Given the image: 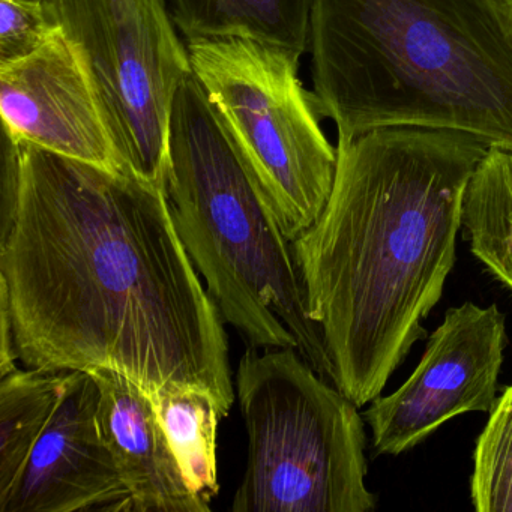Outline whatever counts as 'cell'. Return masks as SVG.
I'll list each match as a JSON object with an SVG mask.
<instances>
[{
    "label": "cell",
    "instance_id": "cell-1",
    "mask_svg": "<svg viewBox=\"0 0 512 512\" xmlns=\"http://www.w3.org/2000/svg\"><path fill=\"white\" fill-rule=\"evenodd\" d=\"M16 217L0 242V305L38 370H113L148 394L235 403L217 304L179 236L166 187L19 143Z\"/></svg>",
    "mask_w": 512,
    "mask_h": 512
},
{
    "label": "cell",
    "instance_id": "cell-2",
    "mask_svg": "<svg viewBox=\"0 0 512 512\" xmlns=\"http://www.w3.org/2000/svg\"><path fill=\"white\" fill-rule=\"evenodd\" d=\"M487 151L470 134L428 128L338 140L328 203L292 244L335 386L356 406L427 337L422 320L454 268L464 197Z\"/></svg>",
    "mask_w": 512,
    "mask_h": 512
},
{
    "label": "cell",
    "instance_id": "cell-3",
    "mask_svg": "<svg viewBox=\"0 0 512 512\" xmlns=\"http://www.w3.org/2000/svg\"><path fill=\"white\" fill-rule=\"evenodd\" d=\"M308 49L338 140L428 128L512 151V14L502 0H313Z\"/></svg>",
    "mask_w": 512,
    "mask_h": 512
},
{
    "label": "cell",
    "instance_id": "cell-4",
    "mask_svg": "<svg viewBox=\"0 0 512 512\" xmlns=\"http://www.w3.org/2000/svg\"><path fill=\"white\" fill-rule=\"evenodd\" d=\"M166 193L224 322L250 347H296L335 385L322 329L308 316L292 241L193 73L173 104Z\"/></svg>",
    "mask_w": 512,
    "mask_h": 512
},
{
    "label": "cell",
    "instance_id": "cell-5",
    "mask_svg": "<svg viewBox=\"0 0 512 512\" xmlns=\"http://www.w3.org/2000/svg\"><path fill=\"white\" fill-rule=\"evenodd\" d=\"M236 392L248 436L233 512H367L359 407L323 379L296 347H247Z\"/></svg>",
    "mask_w": 512,
    "mask_h": 512
},
{
    "label": "cell",
    "instance_id": "cell-6",
    "mask_svg": "<svg viewBox=\"0 0 512 512\" xmlns=\"http://www.w3.org/2000/svg\"><path fill=\"white\" fill-rule=\"evenodd\" d=\"M187 47L215 115L284 235L295 241L325 209L338 160L319 100L299 79L301 56L248 38L187 41Z\"/></svg>",
    "mask_w": 512,
    "mask_h": 512
},
{
    "label": "cell",
    "instance_id": "cell-7",
    "mask_svg": "<svg viewBox=\"0 0 512 512\" xmlns=\"http://www.w3.org/2000/svg\"><path fill=\"white\" fill-rule=\"evenodd\" d=\"M79 46L128 169L166 187L170 122L190 53L167 0H47Z\"/></svg>",
    "mask_w": 512,
    "mask_h": 512
},
{
    "label": "cell",
    "instance_id": "cell-8",
    "mask_svg": "<svg viewBox=\"0 0 512 512\" xmlns=\"http://www.w3.org/2000/svg\"><path fill=\"white\" fill-rule=\"evenodd\" d=\"M505 346V316L496 305L466 302L446 311L409 379L364 413L376 454H403L455 416L490 413Z\"/></svg>",
    "mask_w": 512,
    "mask_h": 512
},
{
    "label": "cell",
    "instance_id": "cell-9",
    "mask_svg": "<svg viewBox=\"0 0 512 512\" xmlns=\"http://www.w3.org/2000/svg\"><path fill=\"white\" fill-rule=\"evenodd\" d=\"M0 116L13 142L115 172L130 170L85 56L62 29L38 52L0 67Z\"/></svg>",
    "mask_w": 512,
    "mask_h": 512
},
{
    "label": "cell",
    "instance_id": "cell-10",
    "mask_svg": "<svg viewBox=\"0 0 512 512\" xmlns=\"http://www.w3.org/2000/svg\"><path fill=\"white\" fill-rule=\"evenodd\" d=\"M89 371H67L61 397L0 512H133V500L98 421Z\"/></svg>",
    "mask_w": 512,
    "mask_h": 512
},
{
    "label": "cell",
    "instance_id": "cell-11",
    "mask_svg": "<svg viewBox=\"0 0 512 512\" xmlns=\"http://www.w3.org/2000/svg\"><path fill=\"white\" fill-rule=\"evenodd\" d=\"M100 389L98 421L133 512H209L188 484L151 395L124 374L91 371Z\"/></svg>",
    "mask_w": 512,
    "mask_h": 512
},
{
    "label": "cell",
    "instance_id": "cell-12",
    "mask_svg": "<svg viewBox=\"0 0 512 512\" xmlns=\"http://www.w3.org/2000/svg\"><path fill=\"white\" fill-rule=\"evenodd\" d=\"M187 41L248 38L302 56L310 44L313 0H169Z\"/></svg>",
    "mask_w": 512,
    "mask_h": 512
},
{
    "label": "cell",
    "instance_id": "cell-13",
    "mask_svg": "<svg viewBox=\"0 0 512 512\" xmlns=\"http://www.w3.org/2000/svg\"><path fill=\"white\" fill-rule=\"evenodd\" d=\"M463 227L473 256L512 290V151L488 148L467 187Z\"/></svg>",
    "mask_w": 512,
    "mask_h": 512
},
{
    "label": "cell",
    "instance_id": "cell-14",
    "mask_svg": "<svg viewBox=\"0 0 512 512\" xmlns=\"http://www.w3.org/2000/svg\"><path fill=\"white\" fill-rule=\"evenodd\" d=\"M149 395L188 484L209 505L220 491L217 436L223 415L217 398L184 386H167Z\"/></svg>",
    "mask_w": 512,
    "mask_h": 512
},
{
    "label": "cell",
    "instance_id": "cell-15",
    "mask_svg": "<svg viewBox=\"0 0 512 512\" xmlns=\"http://www.w3.org/2000/svg\"><path fill=\"white\" fill-rule=\"evenodd\" d=\"M67 371H11L0 377V493L22 472L58 406Z\"/></svg>",
    "mask_w": 512,
    "mask_h": 512
},
{
    "label": "cell",
    "instance_id": "cell-16",
    "mask_svg": "<svg viewBox=\"0 0 512 512\" xmlns=\"http://www.w3.org/2000/svg\"><path fill=\"white\" fill-rule=\"evenodd\" d=\"M470 496L478 512H512V385L497 398L476 442Z\"/></svg>",
    "mask_w": 512,
    "mask_h": 512
},
{
    "label": "cell",
    "instance_id": "cell-17",
    "mask_svg": "<svg viewBox=\"0 0 512 512\" xmlns=\"http://www.w3.org/2000/svg\"><path fill=\"white\" fill-rule=\"evenodd\" d=\"M59 29L47 0H0V67L38 52Z\"/></svg>",
    "mask_w": 512,
    "mask_h": 512
},
{
    "label": "cell",
    "instance_id": "cell-18",
    "mask_svg": "<svg viewBox=\"0 0 512 512\" xmlns=\"http://www.w3.org/2000/svg\"><path fill=\"white\" fill-rule=\"evenodd\" d=\"M20 158L19 143L2 136V184H0V242L10 235L16 217L19 196Z\"/></svg>",
    "mask_w": 512,
    "mask_h": 512
},
{
    "label": "cell",
    "instance_id": "cell-19",
    "mask_svg": "<svg viewBox=\"0 0 512 512\" xmlns=\"http://www.w3.org/2000/svg\"><path fill=\"white\" fill-rule=\"evenodd\" d=\"M502 2L506 5V8H508L509 13L512 14V0H502Z\"/></svg>",
    "mask_w": 512,
    "mask_h": 512
}]
</instances>
